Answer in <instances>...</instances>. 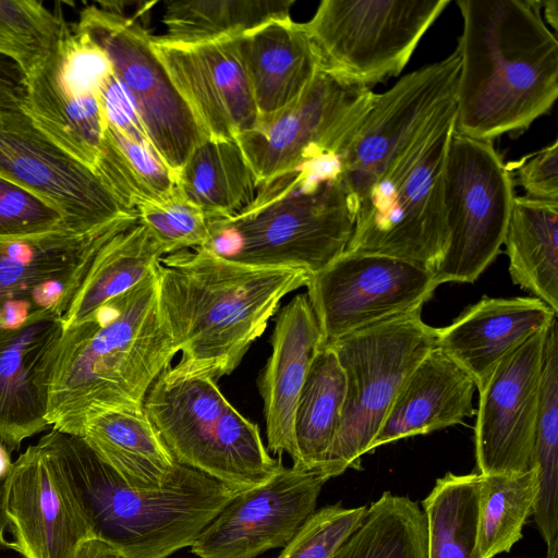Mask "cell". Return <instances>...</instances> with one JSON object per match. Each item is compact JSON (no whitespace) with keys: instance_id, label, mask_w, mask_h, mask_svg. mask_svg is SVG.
Instances as JSON below:
<instances>
[{"instance_id":"obj_1","label":"cell","mask_w":558,"mask_h":558,"mask_svg":"<svg viewBox=\"0 0 558 558\" xmlns=\"http://www.w3.org/2000/svg\"><path fill=\"white\" fill-rule=\"evenodd\" d=\"M454 132L480 141L526 130L558 97V40L542 1L458 0Z\"/></svg>"},{"instance_id":"obj_2","label":"cell","mask_w":558,"mask_h":558,"mask_svg":"<svg viewBox=\"0 0 558 558\" xmlns=\"http://www.w3.org/2000/svg\"><path fill=\"white\" fill-rule=\"evenodd\" d=\"M177 353L159 306L155 267L135 287L63 330L49 376V425L78 435L101 410L142 408Z\"/></svg>"},{"instance_id":"obj_3","label":"cell","mask_w":558,"mask_h":558,"mask_svg":"<svg viewBox=\"0 0 558 558\" xmlns=\"http://www.w3.org/2000/svg\"><path fill=\"white\" fill-rule=\"evenodd\" d=\"M156 274L159 306L181 353L175 366L216 381L239 366L281 300L310 277L234 263L204 248L162 256Z\"/></svg>"},{"instance_id":"obj_4","label":"cell","mask_w":558,"mask_h":558,"mask_svg":"<svg viewBox=\"0 0 558 558\" xmlns=\"http://www.w3.org/2000/svg\"><path fill=\"white\" fill-rule=\"evenodd\" d=\"M47 438L64 462L92 529L121 558H168L194 543L242 489L178 463L155 489L128 485L76 435L52 429Z\"/></svg>"},{"instance_id":"obj_5","label":"cell","mask_w":558,"mask_h":558,"mask_svg":"<svg viewBox=\"0 0 558 558\" xmlns=\"http://www.w3.org/2000/svg\"><path fill=\"white\" fill-rule=\"evenodd\" d=\"M338 159H318L259 185L233 216L211 219L202 248L234 263L313 275L344 251L354 214Z\"/></svg>"},{"instance_id":"obj_6","label":"cell","mask_w":558,"mask_h":558,"mask_svg":"<svg viewBox=\"0 0 558 558\" xmlns=\"http://www.w3.org/2000/svg\"><path fill=\"white\" fill-rule=\"evenodd\" d=\"M456 108L385 170L360 203L344 252L385 255L435 271L449 241L444 178Z\"/></svg>"},{"instance_id":"obj_7","label":"cell","mask_w":558,"mask_h":558,"mask_svg":"<svg viewBox=\"0 0 558 558\" xmlns=\"http://www.w3.org/2000/svg\"><path fill=\"white\" fill-rule=\"evenodd\" d=\"M345 376V400L337 435L316 471L326 478L360 460L377 435L401 386L437 345L436 328L422 319V311L393 317L327 344Z\"/></svg>"},{"instance_id":"obj_8","label":"cell","mask_w":558,"mask_h":558,"mask_svg":"<svg viewBox=\"0 0 558 558\" xmlns=\"http://www.w3.org/2000/svg\"><path fill=\"white\" fill-rule=\"evenodd\" d=\"M449 0H323L304 26L320 69L369 87L398 76Z\"/></svg>"},{"instance_id":"obj_9","label":"cell","mask_w":558,"mask_h":558,"mask_svg":"<svg viewBox=\"0 0 558 558\" xmlns=\"http://www.w3.org/2000/svg\"><path fill=\"white\" fill-rule=\"evenodd\" d=\"M513 187L493 142L453 132L444 178L449 241L434 271L437 286L473 283L495 260L515 197Z\"/></svg>"},{"instance_id":"obj_10","label":"cell","mask_w":558,"mask_h":558,"mask_svg":"<svg viewBox=\"0 0 558 558\" xmlns=\"http://www.w3.org/2000/svg\"><path fill=\"white\" fill-rule=\"evenodd\" d=\"M375 97L320 69L296 100L235 141L262 185L312 160H340Z\"/></svg>"},{"instance_id":"obj_11","label":"cell","mask_w":558,"mask_h":558,"mask_svg":"<svg viewBox=\"0 0 558 558\" xmlns=\"http://www.w3.org/2000/svg\"><path fill=\"white\" fill-rule=\"evenodd\" d=\"M73 31L98 46L132 97L151 145L174 173L205 140L153 48V36L112 4L89 5Z\"/></svg>"},{"instance_id":"obj_12","label":"cell","mask_w":558,"mask_h":558,"mask_svg":"<svg viewBox=\"0 0 558 558\" xmlns=\"http://www.w3.org/2000/svg\"><path fill=\"white\" fill-rule=\"evenodd\" d=\"M457 49L376 94L352 143L340 157V179L353 214L385 170L429 126L456 108Z\"/></svg>"},{"instance_id":"obj_13","label":"cell","mask_w":558,"mask_h":558,"mask_svg":"<svg viewBox=\"0 0 558 558\" xmlns=\"http://www.w3.org/2000/svg\"><path fill=\"white\" fill-rule=\"evenodd\" d=\"M136 220L0 239V331L46 314L63 317L99 251Z\"/></svg>"},{"instance_id":"obj_14","label":"cell","mask_w":558,"mask_h":558,"mask_svg":"<svg viewBox=\"0 0 558 558\" xmlns=\"http://www.w3.org/2000/svg\"><path fill=\"white\" fill-rule=\"evenodd\" d=\"M305 287L327 345L374 324L422 311L438 286L433 271L413 263L343 252L310 275Z\"/></svg>"},{"instance_id":"obj_15","label":"cell","mask_w":558,"mask_h":558,"mask_svg":"<svg viewBox=\"0 0 558 558\" xmlns=\"http://www.w3.org/2000/svg\"><path fill=\"white\" fill-rule=\"evenodd\" d=\"M0 175L43 196L83 226L136 216L95 168L64 149L26 108L0 109Z\"/></svg>"},{"instance_id":"obj_16","label":"cell","mask_w":558,"mask_h":558,"mask_svg":"<svg viewBox=\"0 0 558 558\" xmlns=\"http://www.w3.org/2000/svg\"><path fill=\"white\" fill-rule=\"evenodd\" d=\"M5 509L10 548L23 558H82L94 539L72 477L46 435L13 462Z\"/></svg>"},{"instance_id":"obj_17","label":"cell","mask_w":558,"mask_h":558,"mask_svg":"<svg viewBox=\"0 0 558 558\" xmlns=\"http://www.w3.org/2000/svg\"><path fill=\"white\" fill-rule=\"evenodd\" d=\"M548 327L507 355L478 391L474 442L481 475L533 466Z\"/></svg>"},{"instance_id":"obj_18","label":"cell","mask_w":558,"mask_h":558,"mask_svg":"<svg viewBox=\"0 0 558 558\" xmlns=\"http://www.w3.org/2000/svg\"><path fill=\"white\" fill-rule=\"evenodd\" d=\"M315 471L282 466L235 495L191 545L198 558H256L284 547L315 511L324 484Z\"/></svg>"},{"instance_id":"obj_19","label":"cell","mask_w":558,"mask_h":558,"mask_svg":"<svg viewBox=\"0 0 558 558\" xmlns=\"http://www.w3.org/2000/svg\"><path fill=\"white\" fill-rule=\"evenodd\" d=\"M153 48L205 138L235 140L253 130L258 113L234 39Z\"/></svg>"},{"instance_id":"obj_20","label":"cell","mask_w":558,"mask_h":558,"mask_svg":"<svg viewBox=\"0 0 558 558\" xmlns=\"http://www.w3.org/2000/svg\"><path fill=\"white\" fill-rule=\"evenodd\" d=\"M62 317L46 314L0 331V442L10 451L49 427V376L63 335Z\"/></svg>"},{"instance_id":"obj_21","label":"cell","mask_w":558,"mask_h":558,"mask_svg":"<svg viewBox=\"0 0 558 558\" xmlns=\"http://www.w3.org/2000/svg\"><path fill=\"white\" fill-rule=\"evenodd\" d=\"M101 84L60 41L28 74V112L64 149L95 169L107 124L98 97Z\"/></svg>"},{"instance_id":"obj_22","label":"cell","mask_w":558,"mask_h":558,"mask_svg":"<svg viewBox=\"0 0 558 558\" xmlns=\"http://www.w3.org/2000/svg\"><path fill=\"white\" fill-rule=\"evenodd\" d=\"M556 318L534 296L484 295L451 324L436 328L437 347L472 377L480 391L507 355Z\"/></svg>"},{"instance_id":"obj_23","label":"cell","mask_w":558,"mask_h":558,"mask_svg":"<svg viewBox=\"0 0 558 558\" xmlns=\"http://www.w3.org/2000/svg\"><path fill=\"white\" fill-rule=\"evenodd\" d=\"M271 354L258 379L264 402L268 450L298 460L294 439L296 402L313 360L324 345L306 293L278 311L270 339Z\"/></svg>"},{"instance_id":"obj_24","label":"cell","mask_w":558,"mask_h":558,"mask_svg":"<svg viewBox=\"0 0 558 558\" xmlns=\"http://www.w3.org/2000/svg\"><path fill=\"white\" fill-rule=\"evenodd\" d=\"M227 402L210 376L169 365L147 391L143 409L175 462L204 472Z\"/></svg>"},{"instance_id":"obj_25","label":"cell","mask_w":558,"mask_h":558,"mask_svg":"<svg viewBox=\"0 0 558 558\" xmlns=\"http://www.w3.org/2000/svg\"><path fill=\"white\" fill-rule=\"evenodd\" d=\"M258 122L274 117L308 87L320 62L304 26L292 17L271 21L234 39Z\"/></svg>"},{"instance_id":"obj_26","label":"cell","mask_w":558,"mask_h":558,"mask_svg":"<svg viewBox=\"0 0 558 558\" xmlns=\"http://www.w3.org/2000/svg\"><path fill=\"white\" fill-rule=\"evenodd\" d=\"M475 384L437 345L408 376L396 396L369 451L407 437L425 435L472 416Z\"/></svg>"},{"instance_id":"obj_27","label":"cell","mask_w":558,"mask_h":558,"mask_svg":"<svg viewBox=\"0 0 558 558\" xmlns=\"http://www.w3.org/2000/svg\"><path fill=\"white\" fill-rule=\"evenodd\" d=\"M130 486L155 489L173 476V459L142 408L101 410L78 435Z\"/></svg>"},{"instance_id":"obj_28","label":"cell","mask_w":558,"mask_h":558,"mask_svg":"<svg viewBox=\"0 0 558 558\" xmlns=\"http://www.w3.org/2000/svg\"><path fill=\"white\" fill-rule=\"evenodd\" d=\"M504 244L512 282L558 314V202L515 196Z\"/></svg>"},{"instance_id":"obj_29","label":"cell","mask_w":558,"mask_h":558,"mask_svg":"<svg viewBox=\"0 0 558 558\" xmlns=\"http://www.w3.org/2000/svg\"><path fill=\"white\" fill-rule=\"evenodd\" d=\"M177 191L210 219L250 205L259 184L235 140H203L175 174Z\"/></svg>"},{"instance_id":"obj_30","label":"cell","mask_w":558,"mask_h":558,"mask_svg":"<svg viewBox=\"0 0 558 558\" xmlns=\"http://www.w3.org/2000/svg\"><path fill=\"white\" fill-rule=\"evenodd\" d=\"M165 251L138 219L110 239L92 263L63 328L74 326L110 300L129 291L155 269Z\"/></svg>"},{"instance_id":"obj_31","label":"cell","mask_w":558,"mask_h":558,"mask_svg":"<svg viewBox=\"0 0 558 558\" xmlns=\"http://www.w3.org/2000/svg\"><path fill=\"white\" fill-rule=\"evenodd\" d=\"M291 0H177L166 2L159 39L195 45L241 37L271 21L291 17Z\"/></svg>"},{"instance_id":"obj_32","label":"cell","mask_w":558,"mask_h":558,"mask_svg":"<svg viewBox=\"0 0 558 558\" xmlns=\"http://www.w3.org/2000/svg\"><path fill=\"white\" fill-rule=\"evenodd\" d=\"M345 400V376L335 351L323 345L315 355L294 414L298 460L292 466L317 471L337 435Z\"/></svg>"},{"instance_id":"obj_33","label":"cell","mask_w":558,"mask_h":558,"mask_svg":"<svg viewBox=\"0 0 558 558\" xmlns=\"http://www.w3.org/2000/svg\"><path fill=\"white\" fill-rule=\"evenodd\" d=\"M422 506L426 524V558H482L478 473H447L436 481Z\"/></svg>"},{"instance_id":"obj_34","label":"cell","mask_w":558,"mask_h":558,"mask_svg":"<svg viewBox=\"0 0 558 558\" xmlns=\"http://www.w3.org/2000/svg\"><path fill=\"white\" fill-rule=\"evenodd\" d=\"M331 558H426L423 510L408 497L385 492Z\"/></svg>"},{"instance_id":"obj_35","label":"cell","mask_w":558,"mask_h":558,"mask_svg":"<svg viewBox=\"0 0 558 558\" xmlns=\"http://www.w3.org/2000/svg\"><path fill=\"white\" fill-rule=\"evenodd\" d=\"M538 490L533 512L548 545L558 541V325L547 330L542 375L539 411L536 424L533 466Z\"/></svg>"},{"instance_id":"obj_36","label":"cell","mask_w":558,"mask_h":558,"mask_svg":"<svg viewBox=\"0 0 558 558\" xmlns=\"http://www.w3.org/2000/svg\"><path fill=\"white\" fill-rule=\"evenodd\" d=\"M96 170L117 198L134 211L167 199L177 190L175 174L157 154L108 123Z\"/></svg>"},{"instance_id":"obj_37","label":"cell","mask_w":558,"mask_h":558,"mask_svg":"<svg viewBox=\"0 0 558 558\" xmlns=\"http://www.w3.org/2000/svg\"><path fill=\"white\" fill-rule=\"evenodd\" d=\"M538 490L535 468L522 473L480 474L478 543L482 558L508 553L522 538Z\"/></svg>"},{"instance_id":"obj_38","label":"cell","mask_w":558,"mask_h":558,"mask_svg":"<svg viewBox=\"0 0 558 558\" xmlns=\"http://www.w3.org/2000/svg\"><path fill=\"white\" fill-rule=\"evenodd\" d=\"M66 23L35 0H0V52L32 73L53 50Z\"/></svg>"},{"instance_id":"obj_39","label":"cell","mask_w":558,"mask_h":558,"mask_svg":"<svg viewBox=\"0 0 558 558\" xmlns=\"http://www.w3.org/2000/svg\"><path fill=\"white\" fill-rule=\"evenodd\" d=\"M136 215L166 255L202 248L210 236L211 219L182 197L177 190L162 202L138 207Z\"/></svg>"},{"instance_id":"obj_40","label":"cell","mask_w":558,"mask_h":558,"mask_svg":"<svg viewBox=\"0 0 558 558\" xmlns=\"http://www.w3.org/2000/svg\"><path fill=\"white\" fill-rule=\"evenodd\" d=\"M71 226L87 227L72 221L43 196L0 175V239L37 236Z\"/></svg>"},{"instance_id":"obj_41","label":"cell","mask_w":558,"mask_h":558,"mask_svg":"<svg viewBox=\"0 0 558 558\" xmlns=\"http://www.w3.org/2000/svg\"><path fill=\"white\" fill-rule=\"evenodd\" d=\"M366 506L344 508L341 504L315 510L277 558H331L357 527Z\"/></svg>"},{"instance_id":"obj_42","label":"cell","mask_w":558,"mask_h":558,"mask_svg":"<svg viewBox=\"0 0 558 558\" xmlns=\"http://www.w3.org/2000/svg\"><path fill=\"white\" fill-rule=\"evenodd\" d=\"M98 97L108 124L122 132L132 141L157 154L132 97L113 71L101 84Z\"/></svg>"},{"instance_id":"obj_43","label":"cell","mask_w":558,"mask_h":558,"mask_svg":"<svg viewBox=\"0 0 558 558\" xmlns=\"http://www.w3.org/2000/svg\"><path fill=\"white\" fill-rule=\"evenodd\" d=\"M515 175L525 196L558 202V141L518 163Z\"/></svg>"},{"instance_id":"obj_44","label":"cell","mask_w":558,"mask_h":558,"mask_svg":"<svg viewBox=\"0 0 558 558\" xmlns=\"http://www.w3.org/2000/svg\"><path fill=\"white\" fill-rule=\"evenodd\" d=\"M28 74L22 64L0 52V109L27 108Z\"/></svg>"},{"instance_id":"obj_45","label":"cell","mask_w":558,"mask_h":558,"mask_svg":"<svg viewBox=\"0 0 558 558\" xmlns=\"http://www.w3.org/2000/svg\"><path fill=\"white\" fill-rule=\"evenodd\" d=\"M8 477L0 478V549L10 548V543L4 538V531L9 526L5 509Z\"/></svg>"},{"instance_id":"obj_46","label":"cell","mask_w":558,"mask_h":558,"mask_svg":"<svg viewBox=\"0 0 558 558\" xmlns=\"http://www.w3.org/2000/svg\"><path fill=\"white\" fill-rule=\"evenodd\" d=\"M111 547L98 539H90L86 543L82 558H106Z\"/></svg>"},{"instance_id":"obj_47","label":"cell","mask_w":558,"mask_h":558,"mask_svg":"<svg viewBox=\"0 0 558 558\" xmlns=\"http://www.w3.org/2000/svg\"><path fill=\"white\" fill-rule=\"evenodd\" d=\"M545 10V16L549 25L554 28L555 34L558 26V0L542 1Z\"/></svg>"},{"instance_id":"obj_48","label":"cell","mask_w":558,"mask_h":558,"mask_svg":"<svg viewBox=\"0 0 558 558\" xmlns=\"http://www.w3.org/2000/svg\"><path fill=\"white\" fill-rule=\"evenodd\" d=\"M10 452L8 447L0 442V478H7L11 472L13 462Z\"/></svg>"},{"instance_id":"obj_49","label":"cell","mask_w":558,"mask_h":558,"mask_svg":"<svg viewBox=\"0 0 558 558\" xmlns=\"http://www.w3.org/2000/svg\"><path fill=\"white\" fill-rule=\"evenodd\" d=\"M546 558H558V541L547 545Z\"/></svg>"},{"instance_id":"obj_50","label":"cell","mask_w":558,"mask_h":558,"mask_svg":"<svg viewBox=\"0 0 558 558\" xmlns=\"http://www.w3.org/2000/svg\"><path fill=\"white\" fill-rule=\"evenodd\" d=\"M106 558H121V556L113 548H111Z\"/></svg>"}]
</instances>
